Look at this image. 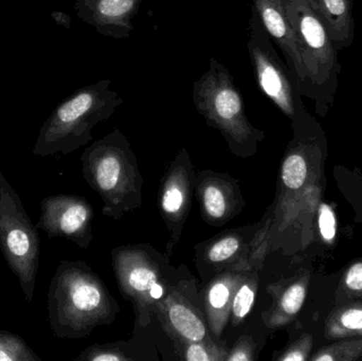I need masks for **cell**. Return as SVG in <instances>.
Here are the masks:
<instances>
[{"mask_svg":"<svg viewBox=\"0 0 362 361\" xmlns=\"http://www.w3.org/2000/svg\"><path fill=\"white\" fill-rule=\"evenodd\" d=\"M47 311L53 336L82 339L95 329L112 324L121 309L90 266L83 261L63 260L51 279Z\"/></svg>","mask_w":362,"mask_h":361,"instance_id":"obj_1","label":"cell"},{"mask_svg":"<svg viewBox=\"0 0 362 361\" xmlns=\"http://www.w3.org/2000/svg\"><path fill=\"white\" fill-rule=\"evenodd\" d=\"M83 177L101 197L102 213L112 220L142 207L144 178L124 134L115 129L81 155Z\"/></svg>","mask_w":362,"mask_h":361,"instance_id":"obj_2","label":"cell"},{"mask_svg":"<svg viewBox=\"0 0 362 361\" xmlns=\"http://www.w3.org/2000/svg\"><path fill=\"white\" fill-rule=\"evenodd\" d=\"M192 99L198 114L219 131L232 154L244 159L257 154L265 134L249 121L233 76L214 57L194 82Z\"/></svg>","mask_w":362,"mask_h":361,"instance_id":"obj_3","label":"cell"},{"mask_svg":"<svg viewBox=\"0 0 362 361\" xmlns=\"http://www.w3.org/2000/svg\"><path fill=\"white\" fill-rule=\"evenodd\" d=\"M112 264L119 292L133 305L136 328L150 326L159 301L189 273L185 266H172L171 254L148 243L115 248Z\"/></svg>","mask_w":362,"mask_h":361,"instance_id":"obj_4","label":"cell"},{"mask_svg":"<svg viewBox=\"0 0 362 361\" xmlns=\"http://www.w3.org/2000/svg\"><path fill=\"white\" fill-rule=\"evenodd\" d=\"M112 85V80L100 81L62 104L40 133L33 154H69L89 143L93 127L108 120L124 102Z\"/></svg>","mask_w":362,"mask_h":361,"instance_id":"obj_5","label":"cell"},{"mask_svg":"<svg viewBox=\"0 0 362 361\" xmlns=\"http://www.w3.org/2000/svg\"><path fill=\"white\" fill-rule=\"evenodd\" d=\"M295 29L308 76V99L325 116L337 95L341 65L333 38L305 0H283Z\"/></svg>","mask_w":362,"mask_h":361,"instance_id":"obj_6","label":"cell"},{"mask_svg":"<svg viewBox=\"0 0 362 361\" xmlns=\"http://www.w3.org/2000/svg\"><path fill=\"white\" fill-rule=\"evenodd\" d=\"M0 249L18 280L25 302L34 298L40 239L16 191L0 172Z\"/></svg>","mask_w":362,"mask_h":361,"instance_id":"obj_7","label":"cell"},{"mask_svg":"<svg viewBox=\"0 0 362 361\" xmlns=\"http://www.w3.org/2000/svg\"><path fill=\"white\" fill-rule=\"evenodd\" d=\"M251 8L247 49L257 86L281 112L293 121L305 110L303 97L288 66L276 52L255 8Z\"/></svg>","mask_w":362,"mask_h":361,"instance_id":"obj_8","label":"cell"},{"mask_svg":"<svg viewBox=\"0 0 362 361\" xmlns=\"http://www.w3.org/2000/svg\"><path fill=\"white\" fill-rule=\"evenodd\" d=\"M267 228L262 223L246 225L228 229L197 244L194 247L195 265L202 283L227 269L261 267Z\"/></svg>","mask_w":362,"mask_h":361,"instance_id":"obj_9","label":"cell"},{"mask_svg":"<svg viewBox=\"0 0 362 361\" xmlns=\"http://www.w3.org/2000/svg\"><path fill=\"white\" fill-rule=\"evenodd\" d=\"M199 284L187 273L157 304L155 316L171 341H215L206 321Z\"/></svg>","mask_w":362,"mask_h":361,"instance_id":"obj_10","label":"cell"},{"mask_svg":"<svg viewBox=\"0 0 362 361\" xmlns=\"http://www.w3.org/2000/svg\"><path fill=\"white\" fill-rule=\"evenodd\" d=\"M196 171L191 157L185 148H181L170 162L161 177L158 189L159 213L169 232L167 252L173 254L185 223L192 210L195 194Z\"/></svg>","mask_w":362,"mask_h":361,"instance_id":"obj_11","label":"cell"},{"mask_svg":"<svg viewBox=\"0 0 362 361\" xmlns=\"http://www.w3.org/2000/svg\"><path fill=\"white\" fill-rule=\"evenodd\" d=\"M95 213L91 203L78 195L57 194L45 197L36 228L47 237H63L86 249L93 239Z\"/></svg>","mask_w":362,"mask_h":361,"instance_id":"obj_12","label":"cell"},{"mask_svg":"<svg viewBox=\"0 0 362 361\" xmlns=\"http://www.w3.org/2000/svg\"><path fill=\"white\" fill-rule=\"evenodd\" d=\"M195 195L202 220L212 227L225 226L246 207L240 182L228 173L196 172Z\"/></svg>","mask_w":362,"mask_h":361,"instance_id":"obj_13","label":"cell"},{"mask_svg":"<svg viewBox=\"0 0 362 361\" xmlns=\"http://www.w3.org/2000/svg\"><path fill=\"white\" fill-rule=\"evenodd\" d=\"M262 25L280 49L302 97H308V76L299 40L289 20L283 0H250Z\"/></svg>","mask_w":362,"mask_h":361,"instance_id":"obj_14","label":"cell"},{"mask_svg":"<svg viewBox=\"0 0 362 361\" xmlns=\"http://www.w3.org/2000/svg\"><path fill=\"white\" fill-rule=\"evenodd\" d=\"M247 271L248 269L231 268L221 271L202 284L200 288L209 329L213 338L218 343H227L221 337L229 322L232 300L236 288Z\"/></svg>","mask_w":362,"mask_h":361,"instance_id":"obj_15","label":"cell"},{"mask_svg":"<svg viewBox=\"0 0 362 361\" xmlns=\"http://www.w3.org/2000/svg\"><path fill=\"white\" fill-rule=\"evenodd\" d=\"M82 15L103 36L124 40L133 33L134 20L144 0H82Z\"/></svg>","mask_w":362,"mask_h":361,"instance_id":"obj_16","label":"cell"},{"mask_svg":"<svg viewBox=\"0 0 362 361\" xmlns=\"http://www.w3.org/2000/svg\"><path fill=\"white\" fill-rule=\"evenodd\" d=\"M308 285V277L303 276L287 285L274 284L268 288V292L274 297L272 307L263 314L264 324L268 329L284 328L295 319L303 307Z\"/></svg>","mask_w":362,"mask_h":361,"instance_id":"obj_17","label":"cell"},{"mask_svg":"<svg viewBox=\"0 0 362 361\" xmlns=\"http://www.w3.org/2000/svg\"><path fill=\"white\" fill-rule=\"evenodd\" d=\"M313 12L329 30L338 51L354 42L353 0H305Z\"/></svg>","mask_w":362,"mask_h":361,"instance_id":"obj_18","label":"cell"},{"mask_svg":"<svg viewBox=\"0 0 362 361\" xmlns=\"http://www.w3.org/2000/svg\"><path fill=\"white\" fill-rule=\"evenodd\" d=\"M259 269L261 267L248 269L236 288L229 318L232 328L238 329L242 326L252 312L259 290Z\"/></svg>","mask_w":362,"mask_h":361,"instance_id":"obj_19","label":"cell"},{"mask_svg":"<svg viewBox=\"0 0 362 361\" xmlns=\"http://www.w3.org/2000/svg\"><path fill=\"white\" fill-rule=\"evenodd\" d=\"M362 336V302L350 303L336 309L325 324L327 339Z\"/></svg>","mask_w":362,"mask_h":361,"instance_id":"obj_20","label":"cell"},{"mask_svg":"<svg viewBox=\"0 0 362 361\" xmlns=\"http://www.w3.org/2000/svg\"><path fill=\"white\" fill-rule=\"evenodd\" d=\"M152 360L139 345L116 341V343L93 345L81 352L76 358L78 361H139Z\"/></svg>","mask_w":362,"mask_h":361,"instance_id":"obj_21","label":"cell"},{"mask_svg":"<svg viewBox=\"0 0 362 361\" xmlns=\"http://www.w3.org/2000/svg\"><path fill=\"white\" fill-rule=\"evenodd\" d=\"M178 360L185 361H226L229 347L217 341H172Z\"/></svg>","mask_w":362,"mask_h":361,"instance_id":"obj_22","label":"cell"},{"mask_svg":"<svg viewBox=\"0 0 362 361\" xmlns=\"http://www.w3.org/2000/svg\"><path fill=\"white\" fill-rule=\"evenodd\" d=\"M308 161L301 150V144L295 146L285 156L281 167L283 186L291 191L300 190L308 178Z\"/></svg>","mask_w":362,"mask_h":361,"instance_id":"obj_23","label":"cell"},{"mask_svg":"<svg viewBox=\"0 0 362 361\" xmlns=\"http://www.w3.org/2000/svg\"><path fill=\"white\" fill-rule=\"evenodd\" d=\"M0 361H40L19 335L0 331Z\"/></svg>","mask_w":362,"mask_h":361,"instance_id":"obj_24","label":"cell"},{"mask_svg":"<svg viewBox=\"0 0 362 361\" xmlns=\"http://www.w3.org/2000/svg\"><path fill=\"white\" fill-rule=\"evenodd\" d=\"M362 358V339L323 348L313 356L314 361H353Z\"/></svg>","mask_w":362,"mask_h":361,"instance_id":"obj_25","label":"cell"},{"mask_svg":"<svg viewBox=\"0 0 362 361\" xmlns=\"http://www.w3.org/2000/svg\"><path fill=\"white\" fill-rule=\"evenodd\" d=\"M259 350L261 347L255 336L245 333L229 348L226 361H255L259 357Z\"/></svg>","mask_w":362,"mask_h":361,"instance_id":"obj_26","label":"cell"},{"mask_svg":"<svg viewBox=\"0 0 362 361\" xmlns=\"http://www.w3.org/2000/svg\"><path fill=\"white\" fill-rule=\"evenodd\" d=\"M312 350V337L310 335H302L293 345L282 351L276 356L278 361H305L308 360Z\"/></svg>","mask_w":362,"mask_h":361,"instance_id":"obj_27","label":"cell"},{"mask_svg":"<svg viewBox=\"0 0 362 361\" xmlns=\"http://www.w3.org/2000/svg\"><path fill=\"white\" fill-rule=\"evenodd\" d=\"M319 230L321 237L327 243H332L335 239L337 228H336V216L333 209L327 203H321L319 207Z\"/></svg>","mask_w":362,"mask_h":361,"instance_id":"obj_28","label":"cell"},{"mask_svg":"<svg viewBox=\"0 0 362 361\" xmlns=\"http://www.w3.org/2000/svg\"><path fill=\"white\" fill-rule=\"evenodd\" d=\"M342 288L348 294L362 296V261L349 267L342 279Z\"/></svg>","mask_w":362,"mask_h":361,"instance_id":"obj_29","label":"cell"}]
</instances>
